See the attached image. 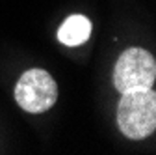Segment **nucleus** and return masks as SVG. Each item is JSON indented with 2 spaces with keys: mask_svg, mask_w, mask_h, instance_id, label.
<instances>
[{
  "mask_svg": "<svg viewBox=\"0 0 156 155\" xmlns=\"http://www.w3.org/2000/svg\"><path fill=\"white\" fill-rule=\"evenodd\" d=\"M91 23L84 15H71L58 30V40L67 47H76L89 40Z\"/></svg>",
  "mask_w": 156,
  "mask_h": 155,
  "instance_id": "nucleus-4",
  "label": "nucleus"
},
{
  "mask_svg": "<svg viewBox=\"0 0 156 155\" xmlns=\"http://www.w3.org/2000/svg\"><path fill=\"white\" fill-rule=\"evenodd\" d=\"M156 77V62L154 56L145 49H126L113 69V86L123 92L138 90V88H152Z\"/></svg>",
  "mask_w": 156,
  "mask_h": 155,
  "instance_id": "nucleus-2",
  "label": "nucleus"
},
{
  "mask_svg": "<svg viewBox=\"0 0 156 155\" xmlns=\"http://www.w3.org/2000/svg\"><path fill=\"white\" fill-rule=\"evenodd\" d=\"M117 123L125 137L140 140L156 129V93L152 88L123 92L117 107Z\"/></svg>",
  "mask_w": 156,
  "mask_h": 155,
  "instance_id": "nucleus-1",
  "label": "nucleus"
},
{
  "mask_svg": "<svg viewBox=\"0 0 156 155\" xmlns=\"http://www.w3.org/2000/svg\"><path fill=\"white\" fill-rule=\"evenodd\" d=\"M15 99L23 110L41 114L58 99V86L45 69H28L15 86Z\"/></svg>",
  "mask_w": 156,
  "mask_h": 155,
  "instance_id": "nucleus-3",
  "label": "nucleus"
}]
</instances>
